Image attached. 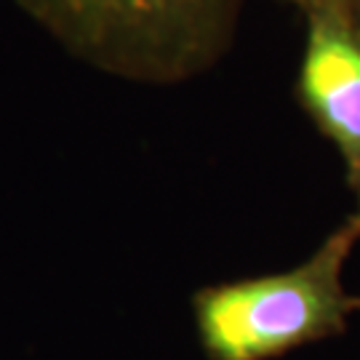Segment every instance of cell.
<instances>
[{"instance_id":"cell-2","label":"cell","mask_w":360,"mask_h":360,"mask_svg":"<svg viewBox=\"0 0 360 360\" xmlns=\"http://www.w3.org/2000/svg\"><path fill=\"white\" fill-rule=\"evenodd\" d=\"M51 38L110 75L171 86L232 46L245 0H16Z\"/></svg>"},{"instance_id":"cell-1","label":"cell","mask_w":360,"mask_h":360,"mask_svg":"<svg viewBox=\"0 0 360 360\" xmlns=\"http://www.w3.org/2000/svg\"><path fill=\"white\" fill-rule=\"evenodd\" d=\"M360 243V214L349 211L288 270L211 283L193 294L195 334L208 360H278L342 336L360 312L345 270Z\"/></svg>"},{"instance_id":"cell-4","label":"cell","mask_w":360,"mask_h":360,"mask_svg":"<svg viewBox=\"0 0 360 360\" xmlns=\"http://www.w3.org/2000/svg\"><path fill=\"white\" fill-rule=\"evenodd\" d=\"M345 3H347L349 8H352V13H355V16L360 19V0H345Z\"/></svg>"},{"instance_id":"cell-3","label":"cell","mask_w":360,"mask_h":360,"mask_svg":"<svg viewBox=\"0 0 360 360\" xmlns=\"http://www.w3.org/2000/svg\"><path fill=\"white\" fill-rule=\"evenodd\" d=\"M302 16L294 99L334 147L360 214V19L345 0H283Z\"/></svg>"}]
</instances>
